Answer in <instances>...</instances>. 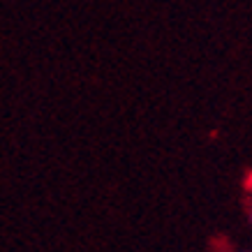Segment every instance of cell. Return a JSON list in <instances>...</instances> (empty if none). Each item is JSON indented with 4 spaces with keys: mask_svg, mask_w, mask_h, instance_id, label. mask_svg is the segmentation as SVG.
<instances>
[{
    "mask_svg": "<svg viewBox=\"0 0 252 252\" xmlns=\"http://www.w3.org/2000/svg\"><path fill=\"white\" fill-rule=\"evenodd\" d=\"M245 190L250 192V197H252V171L245 176Z\"/></svg>",
    "mask_w": 252,
    "mask_h": 252,
    "instance_id": "1",
    "label": "cell"
}]
</instances>
